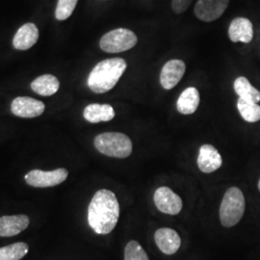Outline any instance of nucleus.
<instances>
[{"instance_id": "f257e3e1", "label": "nucleus", "mask_w": 260, "mask_h": 260, "mask_svg": "<svg viewBox=\"0 0 260 260\" xmlns=\"http://www.w3.org/2000/svg\"><path fill=\"white\" fill-rule=\"evenodd\" d=\"M120 217V205L116 195L107 189L99 190L88 208V222L98 234H108L115 229Z\"/></svg>"}, {"instance_id": "f03ea898", "label": "nucleus", "mask_w": 260, "mask_h": 260, "mask_svg": "<svg viewBox=\"0 0 260 260\" xmlns=\"http://www.w3.org/2000/svg\"><path fill=\"white\" fill-rule=\"evenodd\" d=\"M127 64L122 58H110L94 66L88 77V87L95 93L112 90L124 74Z\"/></svg>"}, {"instance_id": "7ed1b4c3", "label": "nucleus", "mask_w": 260, "mask_h": 260, "mask_svg": "<svg viewBox=\"0 0 260 260\" xmlns=\"http://www.w3.org/2000/svg\"><path fill=\"white\" fill-rule=\"evenodd\" d=\"M93 144L101 153L109 157H128L133 149L129 137L121 132L102 133L94 138Z\"/></svg>"}, {"instance_id": "20e7f679", "label": "nucleus", "mask_w": 260, "mask_h": 260, "mask_svg": "<svg viewBox=\"0 0 260 260\" xmlns=\"http://www.w3.org/2000/svg\"><path fill=\"white\" fill-rule=\"evenodd\" d=\"M246 202L241 190L237 187L230 188L223 195L220 206V220L224 228H233L241 221L245 213Z\"/></svg>"}, {"instance_id": "39448f33", "label": "nucleus", "mask_w": 260, "mask_h": 260, "mask_svg": "<svg viewBox=\"0 0 260 260\" xmlns=\"http://www.w3.org/2000/svg\"><path fill=\"white\" fill-rule=\"evenodd\" d=\"M138 43L136 34L126 28H118L103 35L100 42V47L107 53H120L127 51Z\"/></svg>"}, {"instance_id": "423d86ee", "label": "nucleus", "mask_w": 260, "mask_h": 260, "mask_svg": "<svg viewBox=\"0 0 260 260\" xmlns=\"http://www.w3.org/2000/svg\"><path fill=\"white\" fill-rule=\"evenodd\" d=\"M68 176L69 172L63 168L49 172L33 170L25 175L24 179L28 185L37 188H47L61 184L65 181Z\"/></svg>"}, {"instance_id": "0eeeda50", "label": "nucleus", "mask_w": 260, "mask_h": 260, "mask_svg": "<svg viewBox=\"0 0 260 260\" xmlns=\"http://www.w3.org/2000/svg\"><path fill=\"white\" fill-rule=\"evenodd\" d=\"M158 210L168 215H177L182 209V200L169 187H159L153 196Z\"/></svg>"}, {"instance_id": "6e6552de", "label": "nucleus", "mask_w": 260, "mask_h": 260, "mask_svg": "<svg viewBox=\"0 0 260 260\" xmlns=\"http://www.w3.org/2000/svg\"><path fill=\"white\" fill-rule=\"evenodd\" d=\"M229 4L230 0H198L194 13L200 20L212 22L223 16L229 7Z\"/></svg>"}, {"instance_id": "1a4fd4ad", "label": "nucleus", "mask_w": 260, "mask_h": 260, "mask_svg": "<svg viewBox=\"0 0 260 260\" xmlns=\"http://www.w3.org/2000/svg\"><path fill=\"white\" fill-rule=\"evenodd\" d=\"M46 109L44 103L28 96L16 98L11 104L12 113L19 118H36Z\"/></svg>"}, {"instance_id": "9d476101", "label": "nucleus", "mask_w": 260, "mask_h": 260, "mask_svg": "<svg viewBox=\"0 0 260 260\" xmlns=\"http://www.w3.org/2000/svg\"><path fill=\"white\" fill-rule=\"evenodd\" d=\"M186 65L182 60L173 59L163 66L160 73V84L165 90L175 88L185 74Z\"/></svg>"}, {"instance_id": "9b49d317", "label": "nucleus", "mask_w": 260, "mask_h": 260, "mask_svg": "<svg viewBox=\"0 0 260 260\" xmlns=\"http://www.w3.org/2000/svg\"><path fill=\"white\" fill-rule=\"evenodd\" d=\"M154 240L159 250L168 255L176 253L181 245L179 234L175 230L169 228L157 230L154 233Z\"/></svg>"}, {"instance_id": "f8f14e48", "label": "nucleus", "mask_w": 260, "mask_h": 260, "mask_svg": "<svg viewBox=\"0 0 260 260\" xmlns=\"http://www.w3.org/2000/svg\"><path fill=\"white\" fill-rule=\"evenodd\" d=\"M223 164V159L219 151L211 145H204L200 148L198 156L199 169L205 174H211Z\"/></svg>"}, {"instance_id": "ddd939ff", "label": "nucleus", "mask_w": 260, "mask_h": 260, "mask_svg": "<svg viewBox=\"0 0 260 260\" xmlns=\"http://www.w3.org/2000/svg\"><path fill=\"white\" fill-rule=\"evenodd\" d=\"M229 38L233 43L250 44L253 39V25L249 19L238 17L229 27Z\"/></svg>"}, {"instance_id": "4468645a", "label": "nucleus", "mask_w": 260, "mask_h": 260, "mask_svg": "<svg viewBox=\"0 0 260 260\" xmlns=\"http://www.w3.org/2000/svg\"><path fill=\"white\" fill-rule=\"evenodd\" d=\"M26 215L0 217V237H12L25 231L29 225Z\"/></svg>"}, {"instance_id": "2eb2a0df", "label": "nucleus", "mask_w": 260, "mask_h": 260, "mask_svg": "<svg viewBox=\"0 0 260 260\" xmlns=\"http://www.w3.org/2000/svg\"><path fill=\"white\" fill-rule=\"evenodd\" d=\"M39 40L38 27L31 22L19 28L13 39V46L18 50H27L33 47Z\"/></svg>"}, {"instance_id": "dca6fc26", "label": "nucleus", "mask_w": 260, "mask_h": 260, "mask_svg": "<svg viewBox=\"0 0 260 260\" xmlns=\"http://www.w3.org/2000/svg\"><path fill=\"white\" fill-rule=\"evenodd\" d=\"M84 119L91 123L109 121L115 118V110L110 104L92 103L85 107Z\"/></svg>"}, {"instance_id": "f3484780", "label": "nucleus", "mask_w": 260, "mask_h": 260, "mask_svg": "<svg viewBox=\"0 0 260 260\" xmlns=\"http://www.w3.org/2000/svg\"><path fill=\"white\" fill-rule=\"evenodd\" d=\"M201 102V96L195 87H188L179 95L177 100V111L182 115L194 114Z\"/></svg>"}, {"instance_id": "a211bd4d", "label": "nucleus", "mask_w": 260, "mask_h": 260, "mask_svg": "<svg viewBox=\"0 0 260 260\" xmlns=\"http://www.w3.org/2000/svg\"><path fill=\"white\" fill-rule=\"evenodd\" d=\"M59 87V80L54 75H41L31 83V89L35 93L44 96H49L57 93Z\"/></svg>"}, {"instance_id": "6ab92c4d", "label": "nucleus", "mask_w": 260, "mask_h": 260, "mask_svg": "<svg viewBox=\"0 0 260 260\" xmlns=\"http://www.w3.org/2000/svg\"><path fill=\"white\" fill-rule=\"evenodd\" d=\"M233 88L235 93L239 95L240 99H243L245 101H250L252 103H259V91L256 88H254L246 77H237L233 84Z\"/></svg>"}, {"instance_id": "aec40b11", "label": "nucleus", "mask_w": 260, "mask_h": 260, "mask_svg": "<svg viewBox=\"0 0 260 260\" xmlns=\"http://www.w3.org/2000/svg\"><path fill=\"white\" fill-rule=\"evenodd\" d=\"M237 109L245 121L248 122L260 121V105L257 103L239 98L237 101Z\"/></svg>"}, {"instance_id": "412c9836", "label": "nucleus", "mask_w": 260, "mask_h": 260, "mask_svg": "<svg viewBox=\"0 0 260 260\" xmlns=\"http://www.w3.org/2000/svg\"><path fill=\"white\" fill-rule=\"evenodd\" d=\"M29 251L27 244L18 242L6 247L0 248V260H20Z\"/></svg>"}, {"instance_id": "4be33fe9", "label": "nucleus", "mask_w": 260, "mask_h": 260, "mask_svg": "<svg viewBox=\"0 0 260 260\" xmlns=\"http://www.w3.org/2000/svg\"><path fill=\"white\" fill-rule=\"evenodd\" d=\"M124 260H149L146 251L135 240L128 242L124 249Z\"/></svg>"}, {"instance_id": "5701e85b", "label": "nucleus", "mask_w": 260, "mask_h": 260, "mask_svg": "<svg viewBox=\"0 0 260 260\" xmlns=\"http://www.w3.org/2000/svg\"><path fill=\"white\" fill-rule=\"evenodd\" d=\"M78 0H58L55 11V18L58 20H66L69 19L74 11Z\"/></svg>"}, {"instance_id": "b1692460", "label": "nucleus", "mask_w": 260, "mask_h": 260, "mask_svg": "<svg viewBox=\"0 0 260 260\" xmlns=\"http://www.w3.org/2000/svg\"><path fill=\"white\" fill-rule=\"evenodd\" d=\"M194 0H172V9L177 14H183L191 6Z\"/></svg>"}, {"instance_id": "393cba45", "label": "nucleus", "mask_w": 260, "mask_h": 260, "mask_svg": "<svg viewBox=\"0 0 260 260\" xmlns=\"http://www.w3.org/2000/svg\"><path fill=\"white\" fill-rule=\"evenodd\" d=\"M258 189H259V191H260V179H259V181H258Z\"/></svg>"}]
</instances>
